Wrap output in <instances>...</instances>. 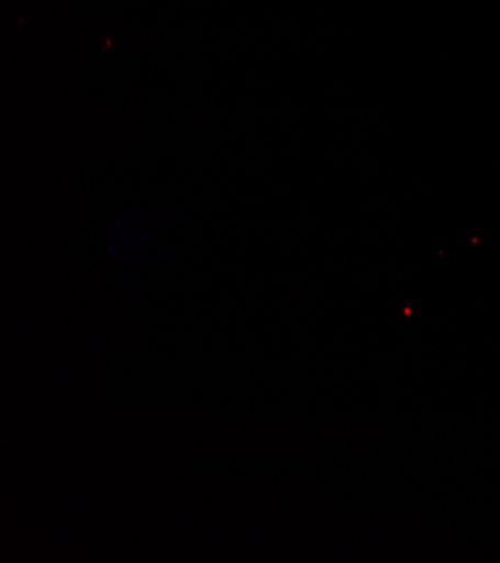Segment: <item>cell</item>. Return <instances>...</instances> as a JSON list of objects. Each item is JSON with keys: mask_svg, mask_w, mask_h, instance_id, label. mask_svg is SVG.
I'll list each match as a JSON object with an SVG mask.
<instances>
[]
</instances>
